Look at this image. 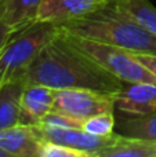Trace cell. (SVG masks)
<instances>
[{"instance_id": "6da1fadb", "label": "cell", "mask_w": 156, "mask_h": 157, "mask_svg": "<svg viewBox=\"0 0 156 157\" xmlns=\"http://www.w3.org/2000/svg\"><path fill=\"white\" fill-rule=\"evenodd\" d=\"M22 80L54 90L91 88L104 92H118L127 84L76 48L61 30L41 50Z\"/></svg>"}, {"instance_id": "e0dca14e", "label": "cell", "mask_w": 156, "mask_h": 157, "mask_svg": "<svg viewBox=\"0 0 156 157\" xmlns=\"http://www.w3.org/2000/svg\"><path fill=\"white\" fill-rule=\"evenodd\" d=\"M39 157H88V155L82 152V150L44 139L43 145L40 147Z\"/></svg>"}, {"instance_id": "ac0fdd59", "label": "cell", "mask_w": 156, "mask_h": 157, "mask_svg": "<svg viewBox=\"0 0 156 157\" xmlns=\"http://www.w3.org/2000/svg\"><path fill=\"white\" fill-rule=\"evenodd\" d=\"M40 124L47 125V127H55V128H83L84 121L77 120L71 116H66L64 113H58V112L51 110L44 117Z\"/></svg>"}, {"instance_id": "30bf717a", "label": "cell", "mask_w": 156, "mask_h": 157, "mask_svg": "<svg viewBox=\"0 0 156 157\" xmlns=\"http://www.w3.org/2000/svg\"><path fill=\"white\" fill-rule=\"evenodd\" d=\"M115 106L126 116H140L156 109V84L127 83L115 92Z\"/></svg>"}, {"instance_id": "8fae6325", "label": "cell", "mask_w": 156, "mask_h": 157, "mask_svg": "<svg viewBox=\"0 0 156 157\" xmlns=\"http://www.w3.org/2000/svg\"><path fill=\"white\" fill-rule=\"evenodd\" d=\"M41 0H0V22L14 30L37 22Z\"/></svg>"}, {"instance_id": "9c48e42d", "label": "cell", "mask_w": 156, "mask_h": 157, "mask_svg": "<svg viewBox=\"0 0 156 157\" xmlns=\"http://www.w3.org/2000/svg\"><path fill=\"white\" fill-rule=\"evenodd\" d=\"M107 2L108 0H41L37 21L61 25L91 13Z\"/></svg>"}, {"instance_id": "8992f818", "label": "cell", "mask_w": 156, "mask_h": 157, "mask_svg": "<svg viewBox=\"0 0 156 157\" xmlns=\"http://www.w3.org/2000/svg\"><path fill=\"white\" fill-rule=\"evenodd\" d=\"M40 125L41 135L46 141L57 142L73 149L87 153L88 157H96L99 150L109 146L116 138V131L109 136H97L88 134L83 128H55Z\"/></svg>"}, {"instance_id": "ffe728a7", "label": "cell", "mask_w": 156, "mask_h": 157, "mask_svg": "<svg viewBox=\"0 0 156 157\" xmlns=\"http://www.w3.org/2000/svg\"><path fill=\"white\" fill-rule=\"evenodd\" d=\"M15 32L17 30L11 29L10 26H7V25H4L3 22H0V55H2L6 44L8 43V40H10L11 36H13Z\"/></svg>"}, {"instance_id": "3957f363", "label": "cell", "mask_w": 156, "mask_h": 157, "mask_svg": "<svg viewBox=\"0 0 156 157\" xmlns=\"http://www.w3.org/2000/svg\"><path fill=\"white\" fill-rule=\"evenodd\" d=\"M58 32V25L39 21L17 30L0 55V83L22 80L41 50Z\"/></svg>"}, {"instance_id": "5b68a950", "label": "cell", "mask_w": 156, "mask_h": 157, "mask_svg": "<svg viewBox=\"0 0 156 157\" xmlns=\"http://www.w3.org/2000/svg\"><path fill=\"white\" fill-rule=\"evenodd\" d=\"M115 92H104L91 88H62L55 92L53 110L86 121L105 112H113Z\"/></svg>"}, {"instance_id": "7a4b0ae2", "label": "cell", "mask_w": 156, "mask_h": 157, "mask_svg": "<svg viewBox=\"0 0 156 157\" xmlns=\"http://www.w3.org/2000/svg\"><path fill=\"white\" fill-rule=\"evenodd\" d=\"M72 36L122 47L134 54H156V37L127 14L116 0H108L94 11L58 25Z\"/></svg>"}, {"instance_id": "9a60e30c", "label": "cell", "mask_w": 156, "mask_h": 157, "mask_svg": "<svg viewBox=\"0 0 156 157\" xmlns=\"http://www.w3.org/2000/svg\"><path fill=\"white\" fill-rule=\"evenodd\" d=\"M118 4L156 37V7L148 0H116Z\"/></svg>"}, {"instance_id": "ba28073f", "label": "cell", "mask_w": 156, "mask_h": 157, "mask_svg": "<svg viewBox=\"0 0 156 157\" xmlns=\"http://www.w3.org/2000/svg\"><path fill=\"white\" fill-rule=\"evenodd\" d=\"M57 90L39 83H25L22 92L21 124L37 125L53 110Z\"/></svg>"}, {"instance_id": "7c38bea8", "label": "cell", "mask_w": 156, "mask_h": 157, "mask_svg": "<svg viewBox=\"0 0 156 157\" xmlns=\"http://www.w3.org/2000/svg\"><path fill=\"white\" fill-rule=\"evenodd\" d=\"M24 80L6 81L0 86V130L21 124Z\"/></svg>"}, {"instance_id": "4fadbf2b", "label": "cell", "mask_w": 156, "mask_h": 157, "mask_svg": "<svg viewBox=\"0 0 156 157\" xmlns=\"http://www.w3.org/2000/svg\"><path fill=\"white\" fill-rule=\"evenodd\" d=\"M96 157H156V142L129 138L116 132L115 141L99 150Z\"/></svg>"}, {"instance_id": "5bb4252c", "label": "cell", "mask_w": 156, "mask_h": 157, "mask_svg": "<svg viewBox=\"0 0 156 157\" xmlns=\"http://www.w3.org/2000/svg\"><path fill=\"white\" fill-rule=\"evenodd\" d=\"M116 132L129 138L156 142V109L140 116H127L116 123Z\"/></svg>"}, {"instance_id": "52a82bcc", "label": "cell", "mask_w": 156, "mask_h": 157, "mask_svg": "<svg viewBox=\"0 0 156 157\" xmlns=\"http://www.w3.org/2000/svg\"><path fill=\"white\" fill-rule=\"evenodd\" d=\"M43 142L39 124H18L0 130V149L8 157H39Z\"/></svg>"}, {"instance_id": "44dd1931", "label": "cell", "mask_w": 156, "mask_h": 157, "mask_svg": "<svg viewBox=\"0 0 156 157\" xmlns=\"http://www.w3.org/2000/svg\"><path fill=\"white\" fill-rule=\"evenodd\" d=\"M0 157H8V155L6 152H3L2 149H0Z\"/></svg>"}, {"instance_id": "2e32d148", "label": "cell", "mask_w": 156, "mask_h": 157, "mask_svg": "<svg viewBox=\"0 0 156 157\" xmlns=\"http://www.w3.org/2000/svg\"><path fill=\"white\" fill-rule=\"evenodd\" d=\"M116 120L113 112H105L90 117L84 121L83 130L97 136H109L115 132Z\"/></svg>"}, {"instance_id": "d6986e66", "label": "cell", "mask_w": 156, "mask_h": 157, "mask_svg": "<svg viewBox=\"0 0 156 157\" xmlns=\"http://www.w3.org/2000/svg\"><path fill=\"white\" fill-rule=\"evenodd\" d=\"M134 57L152 76L156 77V54H134Z\"/></svg>"}, {"instance_id": "7402d4cb", "label": "cell", "mask_w": 156, "mask_h": 157, "mask_svg": "<svg viewBox=\"0 0 156 157\" xmlns=\"http://www.w3.org/2000/svg\"><path fill=\"white\" fill-rule=\"evenodd\" d=\"M2 84H3V83H0V86H2Z\"/></svg>"}, {"instance_id": "277c9868", "label": "cell", "mask_w": 156, "mask_h": 157, "mask_svg": "<svg viewBox=\"0 0 156 157\" xmlns=\"http://www.w3.org/2000/svg\"><path fill=\"white\" fill-rule=\"evenodd\" d=\"M64 33V32H62ZM69 41L76 48L83 51L87 57L96 61L101 68L113 75L123 83H154L156 77L152 76L145 66H142L134 57V52L112 44H105L101 41L90 39L72 36L64 33Z\"/></svg>"}]
</instances>
